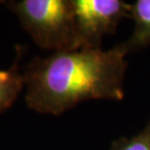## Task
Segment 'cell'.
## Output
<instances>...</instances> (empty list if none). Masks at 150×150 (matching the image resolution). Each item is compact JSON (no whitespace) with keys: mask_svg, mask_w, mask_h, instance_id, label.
<instances>
[{"mask_svg":"<svg viewBox=\"0 0 150 150\" xmlns=\"http://www.w3.org/2000/svg\"><path fill=\"white\" fill-rule=\"evenodd\" d=\"M128 53L122 43L107 51L64 50L35 58L23 75L26 103L39 113L59 115L85 100H121Z\"/></svg>","mask_w":150,"mask_h":150,"instance_id":"obj_1","label":"cell"},{"mask_svg":"<svg viewBox=\"0 0 150 150\" xmlns=\"http://www.w3.org/2000/svg\"><path fill=\"white\" fill-rule=\"evenodd\" d=\"M23 28L38 46L48 50H77L71 0H22L9 2Z\"/></svg>","mask_w":150,"mask_h":150,"instance_id":"obj_2","label":"cell"},{"mask_svg":"<svg viewBox=\"0 0 150 150\" xmlns=\"http://www.w3.org/2000/svg\"><path fill=\"white\" fill-rule=\"evenodd\" d=\"M77 49H100L101 39L115 33L119 23L129 18V8L122 0H71Z\"/></svg>","mask_w":150,"mask_h":150,"instance_id":"obj_3","label":"cell"},{"mask_svg":"<svg viewBox=\"0 0 150 150\" xmlns=\"http://www.w3.org/2000/svg\"><path fill=\"white\" fill-rule=\"evenodd\" d=\"M129 19L134 23L132 36L124 45L128 52L142 50L150 45V0H137L130 4Z\"/></svg>","mask_w":150,"mask_h":150,"instance_id":"obj_4","label":"cell"},{"mask_svg":"<svg viewBox=\"0 0 150 150\" xmlns=\"http://www.w3.org/2000/svg\"><path fill=\"white\" fill-rule=\"evenodd\" d=\"M23 83V76L19 73L16 67L9 70H0V112L14 103Z\"/></svg>","mask_w":150,"mask_h":150,"instance_id":"obj_5","label":"cell"},{"mask_svg":"<svg viewBox=\"0 0 150 150\" xmlns=\"http://www.w3.org/2000/svg\"><path fill=\"white\" fill-rule=\"evenodd\" d=\"M110 150H150V119L144 129L131 139L119 137L112 142Z\"/></svg>","mask_w":150,"mask_h":150,"instance_id":"obj_6","label":"cell"}]
</instances>
